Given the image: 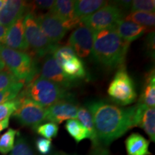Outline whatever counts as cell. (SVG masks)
I'll use <instances>...</instances> for the list:
<instances>
[{
  "instance_id": "1",
  "label": "cell",
  "mask_w": 155,
  "mask_h": 155,
  "mask_svg": "<svg viewBox=\"0 0 155 155\" xmlns=\"http://www.w3.org/2000/svg\"><path fill=\"white\" fill-rule=\"evenodd\" d=\"M87 109L91 114L98 140L104 147L134 128V106L122 108L105 101H94L87 104Z\"/></svg>"
},
{
  "instance_id": "33",
  "label": "cell",
  "mask_w": 155,
  "mask_h": 155,
  "mask_svg": "<svg viewBox=\"0 0 155 155\" xmlns=\"http://www.w3.org/2000/svg\"><path fill=\"white\" fill-rule=\"evenodd\" d=\"M36 148L39 153L41 154H49L52 149V142L51 139H47L45 138H39L37 139Z\"/></svg>"
},
{
  "instance_id": "3",
  "label": "cell",
  "mask_w": 155,
  "mask_h": 155,
  "mask_svg": "<svg viewBox=\"0 0 155 155\" xmlns=\"http://www.w3.org/2000/svg\"><path fill=\"white\" fill-rule=\"evenodd\" d=\"M20 95L28 98L42 108H48L61 100L71 97L66 89L55 83L36 76L27 84Z\"/></svg>"
},
{
  "instance_id": "37",
  "label": "cell",
  "mask_w": 155,
  "mask_h": 155,
  "mask_svg": "<svg viewBox=\"0 0 155 155\" xmlns=\"http://www.w3.org/2000/svg\"><path fill=\"white\" fill-rule=\"evenodd\" d=\"M9 118H7V119H4L2 121H0V133L9 127Z\"/></svg>"
},
{
  "instance_id": "7",
  "label": "cell",
  "mask_w": 155,
  "mask_h": 155,
  "mask_svg": "<svg viewBox=\"0 0 155 155\" xmlns=\"http://www.w3.org/2000/svg\"><path fill=\"white\" fill-rule=\"evenodd\" d=\"M124 17V13L115 3H108L94 14L81 18V23L94 32L115 26Z\"/></svg>"
},
{
  "instance_id": "27",
  "label": "cell",
  "mask_w": 155,
  "mask_h": 155,
  "mask_svg": "<svg viewBox=\"0 0 155 155\" xmlns=\"http://www.w3.org/2000/svg\"><path fill=\"white\" fill-rule=\"evenodd\" d=\"M24 86V83L18 82L9 88L0 91V104L15 99Z\"/></svg>"
},
{
  "instance_id": "6",
  "label": "cell",
  "mask_w": 155,
  "mask_h": 155,
  "mask_svg": "<svg viewBox=\"0 0 155 155\" xmlns=\"http://www.w3.org/2000/svg\"><path fill=\"white\" fill-rule=\"evenodd\" d=\"M108 94L114 103L128 106L136 101L137 94L134 83L124 66L119 68L108 88Z\"/></svg>"
},
{
  "instance_id": "30",
  "label": "cell",
  "mask_w": 155,
  "mask_h": 155,
  "mask_svg": "<svg viewBox=\"0 0 155 155\" xmlns=\"http://www.w3.org/2000/svg\"><path fill=\"white\" fill-rule=\"evenodd\" d=\"M19 104V98L17 96L15 99L0 104V121L9 118V116L17 110Z\"/></svg>"
},
{
  "instance_id": "5",
  "label": "cell",
  "mask_w": 155,
  "mask_h": 155,
  "mask_svg": "<svg viewBox=\"0 0 155 155\" xmlns=\"http://www.w3.org/2000/svg\"><path fill=\"white\" fill-rule=\"evenodd\" d=\"M25 36L29 48H31L38 57H45L53 54L58 45L52 43L45 35L36 21L35 13L30 11L24 18Z\"/></svg>"
},
{
  "instance_id": "34",
  "label": "cell",
  "mask_w": 155,
  "mask_h": 155,
  "mask_svg": "<svg viewBox=\"0 0 155 155\" xmlns=\"http://www.w3.org/2000/svg\"><path fill=\"white\" fill-rule=\"evenodd\" d=\"M55 1L53 0H38L33 2L30 5L31 11H33L35 9H50L54 5Z\"/></svg>"
},
{
  "instance_id": "20",
  "label": "cell",
  "mask_w": 155,
  "mask_h": 155,
  "mask_svg": "<svg viewBox=\"0 0 155 155\" xmlns=\"http://www.w3.org/2000/svg\"><path fill=\"white\" fill-rule=\"evenodd\" d=\"M138 104L147 107L154 108L155 106V73L154 68L149 71L145 77L144 86Z\"/></svg>"
},
{
  "instance_id": "13",
  "label": "cell",
  "mask_w": 155,
  "mask_h": 155,
  "mask_svg": "<svg viewBox=\"0 0 155 155\" xmlns=\"http://www.w3.org/2000/svg\"><path fill=\"white\" fill-rule=\"evenodd\" d=\"M25 16L19 17L9 27L2 45L18 51L25 52L29 50L25 36Z\"/></svg>"
},
{
  "instance_id": "25",
  "label": "cell",
  "mask_w": 155,
  "mask_h": 155,
  "mask_svg": "<svg viewBox=\"0 0 155 155\" xmlns=\"http://www.w3.org/2000/svg\"><path fill=\"white\" fill-rule=\"evenodd\" d=\"M18 131L13 129H9L0 137V153L7 154L13 150L15 146V137Z\"/></svg>"
},
{
  "instance_id": "39",
  "label": "cell",
  "mask_w": 155,
  "mask_h": 155,
  "mask_svg": "<svg viewBox=\"0 0 155 155\" xmlns=\"http://www.w3.org/2000/svg\"><path fill=\"white\" fill-rule=\"evenodd\" d=\"M6 0H0V9L2 8V7L5 5Z\"/></svg>"
},
{
  "instance_id": "36",
  "label": "cell",
  "mask_w": 155,
  "mask_h": 155,
  "mask_svg": "<svg viewBox=\"0 0 155 155\" xmlns=\"http://www.w3.org/2000/svg\"><path fill=\"white\" fill-rule=\"evenodd\" d=\"M7 29H8V28H6L3 25H0V44H2L6 33H7Z\"/></svg>"
},
{
  "instance_id": "4",
  "label": "cell",
  "mask_w": 155,
  "mask_h": 155,
  "mask_svg": "<svg viewBox=\"0 0 155 155\" xmlns=\"http://www.w3.org/2000/svg\"><path fill=\"white\" fill-rule=\"evenodd\" d=\"M0 57L9 72L24 84H28L38 75L36 62L26 52L11 49L0 44Z\"/></svg>"
},
{
  "instance_id": "2",
  "label": "cell",
  "mask_w": 155,
  "mask_h": 155,
  "mask_svg": "<svg viewBox=\"0 0 155 155\" xmlns=\"http://www.w3.org/2000/svg\"><path fill=\"white\" fill-rule=\"evenodd\" d=\"M130 43L123 40L115 27L94 31L92 53L96 62L109 68L124 66Z\"/></svg>"
},
{
  "instance_id": "35",
  "label": "cell",
  "mask_w": 155,
  "mask_h": 155,
  "mask_svg": "<svg viewBox=\"0 0 155 155\" xmlns=\"http://www.w3.org/2000/svg\"><path fill=\"white\" fill-rule=\"evenodd\" d=\"M147 50L150 52L151 54L154 55V34L151 33L148 35V38L147 40Z\"/></svg>"
},
{
  "instance_id": "15",
  "label": "cell",
  "mask_w": 155,
  "mask_h": 155,
  "mask_svg": "<svg viewBox=\"0 0 155 155\" xmlns=\"http://www.w3.org/2000/svg\"><path fill=\"white\" fill-rule=\"evenodd\" d=\"M31 10L30 5L20 0H7L0 9V25L9 28L19 17Z\"/></svg>"
},
{
  "instance_id": "9",
  "label": "cell",
  "mask_w": 155,
  "mask_h": 155,
  "mask_svg": "<svg viewBox=\"0 0 155 155\" xmlns=\"http://www.w3.org/2000/svg\"><path fill=\"white\" fill-rule=\"evenodd\" d=\"M35 17L42 32L52 43L58 45L68 31L63 22L50 12L45 14L35 15Z\"/></svg>"
},
{
  "instance_id": "28",
  "label": "cell",
  "mask_w": 155,
  "mask_h": 155,
  "mask_svg": "<svg viewBox=\"0 0 155 155\" xmlns=\"http://www.w3.org/2000/svg\"><path fill=\"white\" fill-rule=\"evenodd\" d=\"M131 12H154L155 1L154 0H135L131 1Z\"/></svg>"
},
{
  "instance_id": "40",
  "label": "cell",
  "mask_w": 155,
  "mask_h": 155,
  "mask_svg": "<svg viewBox=\"0 0 155 155\" xmlns=\"http://www.w3.org/2000/svg\"><path fill=\"white\" fill-rule=\"evenodd\" d=\"M52 155H69V154H65V153H61V152H58V153H56V154H52Z\"/></svg>"
},
{
  "instance_id": "12",
  "label": "cell",
  "mask_w": 155,
  "mask_h": 155,
  "mask_svg": "<svg viewBox=\"0 0 155 155\" xmlns=\"http://www.w3.org/2000/svg\"><path fill=\"white\" fill-rule=\"evenodd\" d=\"M40 75L43 78L55 83L66 90L73 86V81L69 80L65 76L60 64L52 54H48L44 57Z\"/></svg>"
},
{
  "instance_id": "32",
  "label": "cell",
  "mask_w": 155,
  "mask_h": 155,
  "mask_svg": "<svg viewBox=\"0 0 155 155\" xmlns=\"http://www.w3.org/2000/svg\"><path fill=\"white\" fill-rule=\"evenodd\" d=\"M19 81L9 71H0V91H3L16 84Z\"/></svg>"
},
{
  "instance_id": "26",
  "label": "cell",
  "mask_w": 155,
  "mask_h": 155,
  "mask_svg": "<svg viewBox=\"0 0 155 155\" xmlns=\"http://www.w3.org/2000/svg\"><path fill=\"white\" fill-rule=\"evenodd\" d=\"M58 124H56L53 122H48V123L41 124L38 126L35 130L39 135L42 136L47 139H51L52 138H55L57 136L58 132Z\"/></svg>"
},
{
  "instance_id": "18",
  "label": "cell",
  "mask_w": 155,
  "mask_h": 155,
  "mask_svg": "<svg viewBox=\"0 0 155 155\" xmlns=\"http://www.w3.org/2000/svg\"><path fill=\"white\" fill-rule=\"evenodd\" d=\"M127 155H151L150 141L139 133H133L125 141Z\"/></svg>"
},
{
  "instance_id": "16",
  "label": "cell",
  "mask_w": 155,
  "mask_h": 155,
  "mask_svg": "<svg viewBox=\"0 0 155 155\" xmlns=\"http://www.w3.org/2000/svg\"><path fill=\"white\" fill-rule=\"evenodd\" d=\"M74 3L71 0H57L49 11L63 22L68 30L81 25V19L75 17Z\"/></svg>"
},
{
  "instance_id": "31",
  "label": "cell",
  "mask_w": 155,
  "mask_h": 155,
  "mask_svg": "<svg viewBox=\"0 0 155 155\" xmlns=\"http://www.w3.org/2000/svg\"><path fill=\"white\" fill-rule=\"evenodd\" d=\"M10 155H35L30 145L22 137H19Z\"/></svg>"
},
{
  "instance_id": "8",
  "label": "cell",
  "mask_w": 155,
  "mask_h": 155,
  "mask_svg": "<svg viewBox=\"0 0 155 155\" xmlns=\"http://www.w3.org/2000/svg\"><path fill=\"white\" fill-rule=\"evenodd\" d=\"M19 104L13 116L21 124L35 129L45 121V109L28 98L18 95Z\"/></svg>"
},
{
  "instance_id": "14",
  "label": "cell",
  "mask_w": 155,
  "mask_h": 155,
  "mask_svg": "<svg viewBox=\"0 0 155 155\" xmlns=\"http://www.w3.org/2000/svg\"><path fill=\"white\" fill-rule=\"evenodd\" d=\"M134 127H141L153 142L155 141V110L143 104L134 106Z\"/></svg>"
},
{
  "instance_id": "29",
  "label": "cell",
  "mask_w": 155,
  "mask_h": 155,
  "mask_svg": "<svg viewBox=\"0 0 155 155\" xmlns=\"http://www.w3.org/2000/svg\"><path fill=\"white\" fill-rule=\"evenodd\" d=\"M52 55H53V57L55 58L58 63L60 64V65L71 58L76 55L72 48L69 47L68 45L62 46V47L58 46V48L54 50Z\"/></svg>"
},
{
  "instance_id": "24",
  "label": "cell",
  "mask_w": 155,
  "mask_h": 155,
  "mask_svg": "<svg viewBox=\"0 0 155 155\" xmlns=\"http://www.w3.org/2000/svg\"><path fill=\"white\" fill-rule=\"evenodd\" d=\"M126 20L134 22L136 24L144 26L149 30L154 27L155 15L154 12H132L126 17Z\"/></svg>"
},
{
  "instance_id": "19",
  "label": "cell",
  "mask_w": 155,
  "mask_h": 155,
  "mask_svg": "<svg viewBox=\"0 0 155 155\" xmlns=\"http://www.w3.org/2000/svg\"><path fill=\"white\" fill-rule=\"evenodd\" d=\"M61 67L65 76L71 81L85 78L86 75L84 64L77 55L73 56L64 62L61 65Z\"/></svg>"
},
{
  "instance_id": "10",
  "label": "cell",
  "mask_w": 155,
  "mask_h": 155,
  "mask_svg": "<svg viewBox=\"0 0 155 155\" xmlns=\"http://www.w3.org/2000/svg\"><path fill=\"white\" fill-rule=\"evenodd\" d=\"M94 43V31L83 25H81L73 31L68 39V46L72 48L75 55L80 58H86L92 53Z\"/></svg>"
},
{
  "instance_id": "22",
  "label": "cell",
  "mask_w": 155,
  "mask_h": 155,
  "mask_svg": "<svg viewBox=\"0 0 155 155\" xmlns=\"http://www.w3.org/2000/svg\"><path fill=\"white\" fill-rule=\"evenodd\" d=\"M77 116L78 117V121L86 128L87 130L90 133V139L92 141L93 149L98 148L101 146H104V145L101 144L100 141L98 140L91 114L88 110L85 107L79 108Z\"/></svg>"
},
{
  "instance_id": "11",
  "label": "cell",
  "mask_w": 155,
  "mask_h": 155,
  "mask_svg": "<svg viewBox=\"0 0 155 155\" xmlns=\"http://www.w3.org/2000/svg\"><path fill=\"white\" fill-rule=\"evenodd\" d=\"M79 107L69 98L61 100L45 109V120L57 124L64 121L75 119Z\"/></svg>"
},
{
  "instance_id": "38",
  "label": "cell",
  "mask_w": 155,
  "mask_h": 155,
  "mask_svg": "<svg viewBox=\"0 0 155 155\" xmlns=\"http://www.w3.org/2000/svg\"><path fill=\"white\" fill-rule=\"evenodd\" d=\"M5 64H4L1 57H0V71H3V70H5Z\"/></svg>"
},
{
  "instance_id": "23",
  "label": "cell",
  "mask_w": 155,
  "mask_h": 155,
  "mask_svg": "<svg viewBox=\"0 0 155 155\" xmlns=\"http://www.w3.org/2000/svg\"><path fill=\"white\" fill-rule=\"evenodd\" d=\"M65 129L76 143L81 142L83 139H90V133L78 120L70 119L65 124Z\"/></svg>"
},
{
  "instance_id": "21",
  "label": "cell",
  "mask_w": 155,
  "mask_h": 155,
  "mask_svg": "<svg viewBox=\"0 0 155 155\" xmlns=\"http://www.w3.org/2000/svg\"><path fill=\"white\" fill-rule=\"evenodd\" d=\"M108 4L103 0H78L74 3V15L75 18L81 19L94 14L98 9Z\"/></svg>"
},
{
  "instance_id": "17",
  "label": "cell",
  "mask_w": 155,
  "mask_h": 155,
  "mask_svg": "<svg viewBox=\"0 0 155 155\" xmlns=\"http://www.w3.org/2000/svg\"><path fill=\"white\" fill-rule=\"evenodd\" d=\"M114 27L119 35L129 43L137 40L149 30L144 26L124 19L119 20Z\"/></svg>"
}]
</instances>
